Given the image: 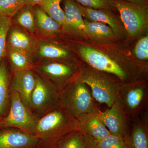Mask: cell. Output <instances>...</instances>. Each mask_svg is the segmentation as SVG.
<instances>
[{
  "mask_svg": "<svg viewBox=\"0 0 148 148\" xmlns=\"http://www.w3.org/2000/svg\"><path fill=\"white\" fill-rule=\"evenodd\" d=\"M80 128L78 120L58 105L38 120L35 135L42 146L55 148L63 137Z\"/></svg>",
  "mask_w": 148,
  "mask_h": 148,
  "instance_id": "6da1fadb",
  "label": "cell"
},
{
  "mask_svg": "<svg viewBox=\"0 0 148 148\" xmlns=\"http://www.w3.org/2000/svg\"><path fill=\"white\" fill-rule=\"evenodd\" d=\"M107 73L89 67L82 68L77 78L90 87L92 97L110 108L119 98L122 84Z\"/></svg>",
  "mask_w": 148,
  "mask_h": 148,
  "instance_id": "7a4b0ae2",
  "label": "cell"
},
{
  "mask_svg": "<svg viewBox=\"0 0 148 148\" xmlns=\"http://www.w3.org/2000/svg\"><path fill=\"white\" fill-rule=\"evenodd\" d=\"M58 105L77 119L98 109L87 86L77 78L58 93Z\"/></svg>",
  "mask_w": 148,
  "mask_h": 148,
  "instance_id": "3957f363",
  "label": "cell"
},
{
  "mask_svg": "<svg viewBox=\"0 0 148 148\" xmlns=\"http://www.w3.org/2000/svg\"><path fill=\"white\" fill-rule=\"evenodd\" d=\"M10 101L8 113L0 120V128L14 127L35 135L38 119L24 105L16 91L11 90Z\"/></svg>",
  "mask_w": 148,
  "mask_h": 148,
  "instance_id": "277c9868",
  "label": "cell"
},
{
  "mask_svg": "<svg viewBox=\"0 0 148 148\" xmlns=\"http://www.w3.org/2000/svg\"><path fill=\"white\" fill-rule=\"evenodd\" d=\"M118 10L127 34L132 37L143 34L148 28V8L147 5L136 4L123 0H112Z\"/></svg>",
  "mask_w": 148,
  "mask_h": 148,
  "instance_id": "5b68a950",
  "label": "cell"
},
{
  "mask_svg": "<svg viewBox=\"0 0 148 148\" xmlns=\"http://www.w3.org/2000/svg\"><path fill=\"white\" fill-rule=\"evenodd\" d=\"M79 52L83 60L92 69L112 75L122 85L133 82L119 64L99 50L83 45L80 47Z\"/></svg>",
  "mask_w": 148,
  "mask_h": 148,
  "instance_id": "8992f818",
  "label": "cell"
},
{
  "mask_svg": "<svg viewBox=\"0 0 148 148\" xmlns=\"http://www.w3.org/2000/svg\"><path fill=\"white\" fill-rule=\"evenodd\" d=\"M135 82L122 85L118 98L131 120L147 112L148 110L147 85Z\"/></svg>",
  "mask_w": 148,
  "mask_h": 148,
  "instance_id": "52a82bcc",
  "label": "cell"
},
{
  "mask_svg": "<svg viewBox=\"0 0 148 148\" xmlns=\"http://www.w3.org/2000/svg\"><path fill=\"white\" fill-rule=\"evenodd\" d=\"M99 116L110 134L124 138L129 135L131 120L119 98L108 110H99Z\"/></svg>",
  "mask_w": 148,
  "mask_h": 148,
  "instance_id": "ba28073f",
  "label": "cell"
},
{
  "mask_svg": "<svg viewBox=\"0 0 148 148\" xmlns=\"http://www.w3.org/2000/svg\"><path fill=\"white\" fill-rule=\"evenodd\" d=\"M58 93L50 83L36 77V84L31 95L30 109L45 114L58 106Z\"/></svg>",
  "mask_w": 148,
  "mask_h": 148,
  "instance_id": "9c48e42d",
  "label": "cell"
},
{
  "mask_svg": "<svg viewBox=\"0 0 148 148\" xmlns=\"http://www.w3.org/2000/svg\"><path fill=\"white\" fill-rule=\"evenodd\" d=\"M41 146L36 135L18 129L0 130V148H38Z\"/></svg>",
  "mask_w": 148,
  "mask_h": 148,
  "instance_id": "30bf717a",
  "label": "cell"
},
{
  "mask_svg": "<svg viewBox=\"0 0 148 148\" xmlns=\"http://www.w3.org/2000/svg\"><path fill=\"white\" fill-rule=\"evenodd\" d=\"M38 70L53 82L52 86L58 93L75 80L73 78L76 73L75 68L58 63L45 64L38 68Z\"/></svg>",
  "mask_w": 148,
  "mask_h": 148,
  "instance_id": "8fae6325",
  "label": "cell"
},
{
  "mask_svg": "<svg viewBox=\"0 0 148 148\" xmlns=\"http://www.w3.org/2000/svg\"><path fill=\"white\" fill-rule=\"evenodd\" d=\"M132 120L130 133L125 138L127 148H148L147 112Z\"/></svg>",
  "mask_w": 148,
  "mask_h": 148,
  "instance_id": "7c38bea8",
  "label": "cell"
},
{
  "mask_svg": "<svg viewBox=\"0 0 148 148\" xmlns=\"http://www.w3.org/2000/svg\"><path fill=\"white\" fill-rule=\"evenodd\" d=\"M36 84V76L31 69L15 71L11 90L18 93L21 101L30 109L31 95Z\"/></svg>",
  "mask_w": 148,
  "mask_h": 148,
  "instance_id": "4fadbf2b",
  "label": "cell"
},
{
  "mask_svg": "<svg viewBox=\"0 0 148 148\" xmlns=\"http://www.w3.org/2000/svg\"><path fill=\"white\" fill-rule=\"evenodd\" d=\"M99 109L82 115L78 119L80 127L97 142L105 139L110 133L99 116Z\"/></svg>",
  "mask_w": 148,
  "mask_h": 148,
  "instance_id": "5bb4252c",
  "label": "cell"
},
{
  "mask_svg": "<svg viewBox=\"0 0 148 148\" xmlns=\"http://www.w3.org/2000/svg\"><path fill=\"white\" fill-rule=\"evenodd\" d=\"M78 5V4H77ZM83 16L88 21L101 22L109 26L116 36H120L123 33V29L117 18L110 10L95 9L78 5Z\"/></svg>",
  "mask_w": 148,
  "mask_h": 148,
  "instance_id": "9a60e30c",
  "label": "cell"
},
{
  "mask_svg": "<svg viewBox=\"0 0 148 148\" xmlns=\"http://www.w3.org/2000/svg\"><path fill=\"white\" fill-rule=\"evenodd\" d=\"M97 144L94 138L80 128L63 137L55 148H97Z\"/></svg>",
  "mask_w": 148,
  "mask_h": 148,
  "instance_id": "2e32d148",
  "label": "cell"
},
{
  "mask_svg": "<svg viewBox=\"0 0 148 148\" xmlns=\"http://www.w3.org/2000/svg\"><path fill=\"white\" fill-rule=\"evenodd\" d=\"M64 25L77 32H83L84 20L78 5L71 0L64 1Z\"/></svg>",
  "mask_w": 148,
  "mask_h": 148,
  "instance_id": "e0dca14e",
  "label": "cell"
},
{
  "mask_svg": "<svg viewBox=\"0 0 148 148\" xmlns=\"http://www.w3.org/2000/svg\"><path fill=\"white\" fill-rule=\"evenodd\" d=\"M7 46L9 49L22 51L30 54L34 48V42L26 33L18 29L8 32Z\"/></svg>",
  "mask_w": 148,
  "mask_h": 148,
  "instance_id": "ac0fdd59",
  "label": "cell"
},
{
  "mask_svg": "<svg viewBox=\"0 0 148 148\" xmlns=\"http://www.w3.org/2000/svg\"><path fill=\"white\" fill-rule=\"evenodd\" d=\"M83 32L94 39L102 40L112 38L115 36L112 29L107 24L99 22L84 20Z\"/></svg>",
  "mask_w": 148,
  "mask_h": 148,
  "instance_id": "d6986e66",
  "label": "cell"
},
{
  "mask_svg": "<svg viewBox=\"0 0 148 148\" xmlns=\"http://www.w3.org/2000/svg\"><path fill=\"white\" fill-rule=\"evenodd\" d=\"M9 72L4 63H0V116H5L7 112L10 101Z\"/></svg>",
  "mask_w": 148,
  "mask_h": 148,
  "instance_id": "ffe728a7",
  "label": "cell"
},
{
  "mask_svg": "<svg viewBox=\"0 0 148 148\" xmlns=\"http://www.w3.org/2000/svg\"><path fill=\"white\" fill-rule=\"evenodd\" d=\"M63 0H42L39 4L40 8L47 15L60 25H64L65 14L61 7Z\"/></svg>",
  "mask_w": 148,
  "mask_h": 148,
  "instance_id": "44dd1931",
  "label": "cell"
},
{
  "mask_svg": "<svg viewBox=\"0 0 148 148\" xmlns=\"http://www.w3.org/2000/svg\"><path fill=\"white\" fill-rule=\"evenodd\" d=\"M36 21L42 32L48 34H53L59 32L60 25L42 9L37 8L35 11Z\"/></svg>",
  "mask_w": 148,
  "mask_h": 148,
  "instance_id": "7402d4cb",
  "label": "cell"
},
{
  "mask_svg": "<svg viewBox=\"0 0 148 148\" xmlns=\"http://www.w3.org/2000/svg\"><path fill=\"white\" fill-rule=\"evenodd\" d=\"M9 56L15 71L31 68L32 61L29 53L22 51L10 49Z\"/></svg>",
  "mask_w": 148,
  "mask_h": 148,
  "instance_id": "603a6c76",
  "label": "cell"
},
{
  "mask_svg": "<svg viewBox=\"0 0 148 148\" xmlns=\"http://www.w3.org/2000/svg\"><path fill=\"white\" fill-rule=\"evenodd\" d=\"M39 53L42 57L50 59L64 58L69 55V52L64 48L52 44L42 45Z\"/></svg>",
  "mask_w": 148,
  "mask_h": 148,
  "instance_id": "cb8c5ba5",
  "label": "cell"
},
{
  "mask_svg": "<svg viewBox=\"0 0 148 148\" xmlns=\"http://www.w3.org/2000/svg\"><path fill=\"white\" fill-rule=\"evenodd\" d=\"M26 5V0H0V16L10 18Z\"/></svg>",
  "mask_w": 148,
  "mask_h": 148,
  "instance_id": "d4e9b609",
  "label": "cell"
},
{
  "mask_svg": "<svg viewBox=\"0 0 148 148\" xmlns=\"http://www.w3.org/2000/svg\"><path fill=\"white\" fill-rule=\"evenodd\" d=\"M11 20L9 17L0 16V63L4 56L7 46V37Z\"/></svg>",
  "mask_w": 148,
  "mask_h": 148,
  "instance_id": "484cf974",
  "label": "cell"
},
{
  "mask_svg": "<svg viewBox=\"0 0 148 148\" xmlns=\"http://www.w3.org/2000/svg\"><path fill=\"white\" fill-rule=\"evenodd\" d=\"M17 22L20 26L34 33L36 29V21L33 12L30 8H25L18 14Z\"/></svg>",
  "mask_w": 148,
  "mask_h": 148,
  "instance_id": "4316f807",
  "label": "cell"
},
{
  "mask_svg": "<svg viewBox=\"0 0 148 148\" xmlns=\"http://www.w3.org/2000/svg\"><path fill=\"white\" fill-rule=\"evenodd\" d=\"M97 148H127V146L124 138L110 134L97 142Z\"/></svg>",
  "mask_w": 148,
  "mask_h": 148,
  "instance_id": "83f0119b",
  "label": "cell"
},
{
  "mask_svg": "<svg viewBox=\"0 0 148 148\" xmlns=\"http://www.w3.org/2000/svg\"><path fill=\"white\" fill-rule=\"evenodd\" d=\"M85 7L95 9L115 8L112 0H75Z\"/></svg>",
  "mask_w": 148,
  "mask_h": 148,
  "instance_id": "f1b7e54d",
  "label": "cell"
},
{
  "mask_svg": "<svg viewBox=\"0 0 148 148\" xmlns=\"http://www.w3.org/2000/svg\"><path fill=\"white\" fill-rule=\"evenodd\" d=\"M133 53L138 60L147 61L148 59V36L143 37L136 44Z\"/></svg>",
  "mask_w": 148,
  "mask_h": 148,
  "instance_id": "f546056e",
  "label": "cell"
},
{
  "mask_svg": "<svg viewBox=\"0 0 148 148\" xmlns=\"http://www.w3.org/2000/svg\"><path fill=\"white\" fill-rule=\"evenodd\" d=\"M42 0H26V5L33 6L36 5H38Z\"/></svg>",
  "mask_w": 148,
  "mask_h": 148,
  "instance_id": "4dcf8cb0",
  "label": "cell"
},
{
  "mask_svg": "<svg viewBox=\"0 0 148 148\" xmlns=\"http://www.w3.org/2000/svg\"><path fill=\"white\" fill-rule=\"evenodd\" d=\"M123 1L132 3L136 4L141 5H146L145 0H123Z\"/></svg>",
  "mask_w": 148,
  "mask_h": 148,
  "instance_id": "1f68e13d",
  "label": "cell"
},
{
  "mask_svg": "<svg viewBox=\"0 0 148 148\" xmlns=\"http://www.w3.org/2000/svg\"><path fill=\"white\" fill-rule=\"evenodd\" d=\"M1 117L0 116V120H1Z\"/></svg>",
  "mask_w": 148,
  "mask_h": 148,
  "instance_id": "d6a6232c",
  "label": "cell"
}]
</instances>
